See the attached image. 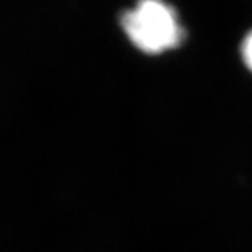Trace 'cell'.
Returning a JSON list of instances; mask_svg holds the SVG:
<instances>
[{"label": "cell", "mask_w": 252, "mask_h": 252, "mask_svg": "<svg viewBox=\"0 0 252 252\" xmlns=\"http://www.w3.org/2000/svg\"><path fill=\"white\" fill-rule=\"evenodd\" d=\"M241 58L245 67L252 73V31H250L241 44Z\"/></svg>", "instance_id": "7a4b0ae2"}, {"label": "cell", "mask_w": 252, "mask_h": 252, "mask_svg": "<svg viewBox=\"0 0 252 252\" xmlns=\"http://www.w3.org/2000/svg\"><path fill=\"white\" fill-rule=\"evenodd\" d=\"M121 26L129 41L147 55L175 49L185 36L177 11L164 0H139L122 14Z\"/></svg>", "instance_id": "6da1fadb"}]
</instances>
